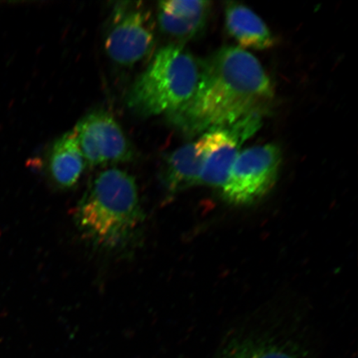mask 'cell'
<instances>
[{"label":"cell","mask_w":358,"mask_h":358,"mask_svg":"<svg viewBox=\"0 0 358 358\" xmlns=\"http://www.w3.org/2000/svg\"><path fill=\"white\" fill-rule=\"evenodd\" d=\"M273 98L271 79L257 58L243 48L225 47L201 61L194 96L167 118L185 136H196L262 115Z\"/></svg>","instance_id":"1"},{"label":"cell","mask_w":358,"mask_h":358,"mask_svg":"<svg viewBox=\"0 0 358 358\" xmlns=\"http://www.w3.org/2000/svg\"><path fill=\"white\" fill-rule=\"evenodd\" d=\"M136 179L111 168L93 179L76 209L80 234L96 248H124L136 238L145 221Z\"/></svg>","instance_id":"2"},{"label":"cell","mask_w":358,"mask_h":358,"mask_svg":"<svg viewBox=\"0 0 358 358\" xmlns=\"http://www.w3.org/2000/svg\"><path fill=\"white\" fill-rule=\"evenodd\" d=\"M201 65L181 45L159 49L129 90L128 106L144 117L172 113L194 96Z\"/></svg>","instance_id":"3"},{"label":"cell","mask_w":358,"mask_h":358,"mask_svg":"<svg viewBox=\"0 0 358 358\" xmlns=\"http://www.w3.org/2000/svg\"><path fill=\"white\" fill-rule=\"evenodd\" d=\"M281 162L280 148L275 144L257 145L241 152L220 189L222 198L238 207L257 203L275 185Z\"/></svg>","instance_id":"4"},{"label":"cell","mask_w":358,"mask_h":358,"mask_svg":"<svg viewBox=\"0 0 358 358\" xmlns=\"http://www.w3.org/2000/svg\"><path fill=\"white\" fill-rule=\"evenodd\" d=\"M155 22L141 2H120L110 16L104 40L107 55L123 66H131L149 57L155 46Z\"/></svg>","instance_id":"5"},{"label":"cell","mask_w":358,"mask_h":358,"mask_svg":"<svg viewBox=\"0 0 358 358\" xmlns=\"http://www.w3.org/2000/svg\"><path fill=\"white\" fill-rule=\"evenodd\" d=\"M262 119L261 115L250 116L231 127L201 134L196 141L203 155L199 185L222 189L239 155L240 147L258 131Z\"/></svg>","instance_id":"6"},{"label":"cell","mask_w":358,"mask_h":358,"mask_svg":"<svg viewBox=\"0 0 358 358\" xmlns=\"http://www.w3.org/2000/svg\"><path fill=\"white\" fill-rule=\"evenodd\" d=\"M89 166L129 162L134 150L115 119L108 112L93 111L73 129Z\"/></svg>","instance_id":"7"},{"label":"cell","mask_w":358,"mask_h":358,"mask_svg":"<svg viewBox=\"0 0 358 358\" xmlns=\"http://www.w3.org/2000/svg\"><path fill=\"white\" fill-rule=\"evenodd\" d=\"M212 2L168 0L158 6L159 28L165 34L187 41L201 33L207 24Z\"/></svg>","instance_id":"8"},{"label":"cell","mask_w":358,"mask_h":358,"mask_svg":"<svg viewBox=\"0 0 358 358\" xmlns=\"http://www.w3.org/2000/svg\"><path fill=\"white\" fill-rule=\"evenodd\" d=\"M87 166L73 131L66 132L55 141L48 160V170L53 182L62 189L74 187Z\"/></svg>","instance_id":"9"},{"label":"cell","mask_w":358,"mask_h":358,"mask_svg":"<svg viewBox=\"0 0 358 358\" xmlns=\"http://www.w3.org/2000/svg\"><path fill=\"white\" fill-rule=\"evenodd\" d=\"M226 27L241 47L265 50L274 46L275 39L267 25L249 8L236 2H227Z\"/></svg>","instance_id":"10"},{"label":"cell","mask_w":358,"mask_h":358,"mask_svg":"<svg viewBox=\"0 0 358 358\" xmlns=\"http://www.w3.org/2000/svg\"><path fill=\"white\" fill-rule=\"evenodd\" d=\"M203 155L198 142H191L170 154L163 166L162 181L170 194L199 185Z\"/></svg>","instance_id":"11"},{"label":"cell","mask_w":358,"mask_h":358,"mask_svg":"<svg viewBox=\"0 0 358 358\" xmlns=\"http://www.w3.org/2000/svg\"><path fill=\"white\" fill-rule=\"evenodd\" d=\"M218 358H308V356L293 343L245 337L231 341Z\"/></svg>","instance_id":"12"}]
</instances>
